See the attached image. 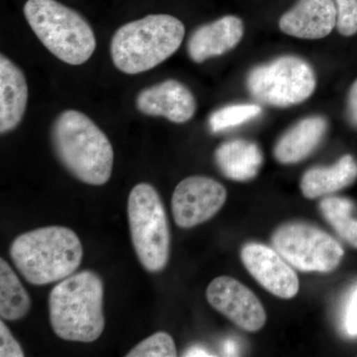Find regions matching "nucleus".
<instances>
[{
	"label": "nucleus",
	"instance_id": "nucleus-17",
	"mask_svg": "<svg viewBox=\"0 0 357 357\" xmlns=\"http://www.w3.org/2000/svg\"><path fill=\"white\" fill-rule=\"evenodd\" d=\"M357 180V161L345 154L332 166H316L303 175L300 188L305 198L314 199L332 195Z\"/></svg>",
	"mask_w": 357,
	"mask_h": 357
},
{
	"label": "nucleus",
	"instance_id": "nucleus-9",
	"mask_svg": "<svg viewBox=\"0 0 357 357\" xmlns=\"http://www.w3.org/2000/svg\"><path fill=\"white\" fill-rule=\"evenodd\" d=\"M227 192L218 181L192 176L178 183L173 192L172 213L181 229H192L208 222L222 208Z\"/></svg>",
	"mask_w": 357,
	"mask_h": 357
},
{
	"label": "nucleus",
	"instance_id": "nucleus-11",
	"mask_svg": "<svg viewBox=\"0 0 357 357\" xmlns=\"http://www.w3.org/2000/svg\"><path fill=\"white\" fill-rule=\"evenodd\" d=\"M241 257L251 276L268 292L281 299H292L299 292L297 274L276 249L250 243L241 249Z\"/></svg>",
	"mask_w": 357,
	"mask_h": 357
},
{
	"label": "nucleus",
	"instance_id": "nucleus-10",
	"mask_svg": "<svg viewBox=\"0 0 357 357\" xmlns=\"http://www.w3.org/2000/svg\"><path fill=\"white\" fill-rule=\"evenodd\" d=\"M206 299L213 309L246 332H258L266 323V312L257 296L231 277L213 279L206 289Z\"/></svg>",
	"mask_w": 357,
	"mask_h": 357
},
{
	"label": "nucleus",
	"instance_id": "nucleus-21",
	"mask_svg": "<svg viewBox=\"0 0 357 357\" xmlns=\"http://www.w3.org/2000/svg\"><path fill=\"white\" fill-rule=\"evenodd\" d=\"M262 109L255 103H237L227 105L213 112L208 126L213 133H220L236 128L261 114Z\"/></svg>",
	"mask_w": 357,
	"mask_h": 357
},
{
	"label": "nucleus",
	"instance_id": "nucleus-19",
	"mask_svg": "<svg viewBox=\"0 0 357 357\" xmlns=\"http://www.w3.org/2000/svg\"><path fill=\"white\" fill-rule=\"evenodd\" d=\"M30 307L29 295L17 275L6 260H0V317L6 321H18L24 318Z\"/></svg>",
	"mask_w": 357,
	"mask_h": 357
},
{
	"label": "nucleus",
	"instance_id": "nucleus-28",
	"mask_svg": "<svg viewBox=\"0 0 357 357\" xmlns=\"http://www.w3.org/2000/svg\"><path fill=\"white\" fill-rule=\"evenodd\" d=\"M223 349H225V354H227V356H234V354H236V349L234 342H227L225 347H223Z\"/></svg>",
	"mask_w": 357,
	"mask_h": 357
},
{
	"label": "nucleus",
	"instance_id": "nucleus-23",
	"mask_svg": "<svg viewBox=\"0 0 357 357\" xmlns=\"http://www.w3.org/2000/svg\"><path fill=\"white\" fill-rule=\"evenodd\" d=\"M337 9V29L340 35L357 34V0H333Z\"/></svg>",
	"mask_w": 357,
	"mask_h": 357
},
{
	"label": "nucleus",
	"instance_id": "nucleus-3",
	"mask_svg": "<svg viewBox=\"0 0 357 357\" xmlns=\"http://www.w3.org/2000/svg\"><path fill=\"white\" fill-rule=\"evenodd\" d=\"M103 283L93 271L73 274L52 290L50 321L59 337L70 342H93L102 335Z\"/></svg>",
	"mask_w": 357,
	"mask_h": 357
},
{
	"label": "nucleus",
	"instance_id": "nucleus-2",
	"mask_svg": "<svg viewBox=\"0 0 357 357\" xmlns=\"http://www.w3.org/2000/svg\"><path fill=\"white\" fill-rule=\"evenodd\" d=\"M83 246L77 234L64 227L31 230L14 239L11 259L26 281L46 285L74 274L83 259Z\"/></svg>",
	"mask_w": 357,
	"mask_h": 357
},
{
	"label": "nucleus",
	"instance_id": "nucleus-20",
	"mask_svg": "<svg viewBox=\"0 0 357 357\" xmlns=\"http://www.w3.org/2000/svg\"><path fill=\"white\" fill-rule=\"evenodd\" d=\"M319 211L338 236L357 249V208L354 202L344 197H326L319 203Z\"/></svg>",
	"mask_w": 357,
	"mask_h": 357
},
{
	"label": "nucleus",
	"instance_id": "nucleus-15",
	"mask_svg": "<svg viewBox=\"0 0 357 357\" xmlns=\"http://www.w3.org/2000/svg\"><path fill=\"white\" fill-rule=\"evenodd\" d=\"M328 128V121L321 115H312L298 121L277 141L275 159L284 165L299 163L321 144Z\"/></svg>",
	"mask_w": 357,
	"mask_h": 357
},
{
	"label": "nucleus",
	"instance_id": "nucleus-6",
	"mask_svg": "<svg viewBox=\"0 0 357 357\" xmlns=\"http://www.w3.org/2000/svg\"><path fill=\"white\" fill-rule=\"evenodd\" d=\"M128 220L133 248L142 266L157 273L170 257V227L158 192L150 184L136 185L128 198Z\"/></svg>",
	"mask_w": 357,
	"mask_h": 357
},
{
	"label": "nucleus",
	"instance_id": "nucleus-22",
	"mask_svg": "<svg viewBox=\"0 0 357 357\" xmlns=\"http://www.w3.org/2000/svg\"><path fill=\"white\" fill-rule=\"evenodd\" d=\"M178 356L175 342L167 333L158 332L136 345L128 357H175Z\"/></svg>",
	"mask_w": 357,
	"mask_h": 357
},
{
	"label": "nucleus",
	"instance_id": "nucleus-5",
	"mask_svg": "<svg viewBox=\"0 0 357 357\" xmlns=\"http://www.w3.org/2000/svg\"><path fill=\"white\" fill-rule=\"evenodd\" d=\"M24 15L49 51L67 64H84L96 50L95 34L81 14L57 0H28Z\"/></svg>",
	"mask_w": 357,
	"mask_h": 357
},
{
	"label": "nucleus",
	"instance_id": "nucleus-12",
	"mask_svg": "<svg viewBox=\"0 0 357 357\" xmlns=\"http://www.w3.org/2000/svg\"><path fill=\"white\" fill-rule=\"evenodd\" d=\"M143 114L163 116L175 123H185L194 116L197 102L192 91L176 79H167L143 89L136 98Z\"/></svg>",
	"mask_w": 357,
	"mask_h": 357
},
{
	"label": "nucleus",
	"instance_id": "nucleus-18",
	"mask_svg": "<svg viewBox=\"0 0 357 357\" xmlns=\"http://www.w3.org/2000/svg\"><path fill=\"white\" fill-rule=\"evenodd\" d=\"M215 164L225 177L237 182L252 180L263 163L260 147L252 141L232 139L222 143L215 152Z\"/></svg>",
	"mask_w": 357,
	"mask_h": 357
},
{
	"label": "nucleus",
	"instance_id": "nucleus-27",
	"mask_svg": "<svg viewBox=\"0 0 357 357\" xmlns=\"http://www.w3.org/2000/svg\"><path fill=\"white\" fill-rule=\"evenodd\" d=\"M185 356H211L210 352L201 347H192L189 351H185Z\"/></svg>",
	"mask_w": 357,
	"mask_h": 357
},
{
	"label": "nucleus",
	"instance_id": "nucleus-14",
	"mask_svg": "<svg viewBox=\"0 0 357 357\" xmlns=\"http://www.w3.org/2000/svg\"><path fill=\"white\" fill-rule=\"evenodd\" d=\"M244 35V24L236 15H227L199 26L188 41V54L195 63L222 56L236 48Z\"/></svg>",
	"mask_w": 357,
	"mask_h": 357
},
{
	"label": "nucleus",
	"instance_id": "nucleus-16",
	"mask_svg": "<svg viewBox=\"0 0 357 357\" xmlns=\"http://www.w3.org/2000/svg\"><path fill=\"white\" fill-rule=\"evenodd\" d=\"M28 86L24 74L6 56L0 58V132L13 130L25 114Z\"/></svg>",
	"mask_w": 357,
	"mask_h": 357
},
{
	"label": "nucleus",
	"instance_id": "nucleus-13",
	"mask_svg": "<svg viewBox=\"0 0 357 357\" xmlns=\"http://www.w3.org/2000/svg\"><path fill=\"white\" fill-rule=\"evenodd\" d=\"M335 27L337 9L333 0H298L279 20L282 32L300 39L325 38Z\"/></svg>",
	"mask_w": 357,
	"mask_h": 357
},
{
	"label": "nucleus",
	"instance_id": "nucleus-4",
	"mask_svg": "<svg viewBox=\"0 0 357 357\" xmlns=\"http://www.w3.org/2000/svg\"><path fill=\"white\" fill-rule=\"evenodd\" d=\"M184 37L182 21L167 14H152L119 28L112 37L110 54L121 72L141 74L170 58Z\"/></svg>",
	"mask_w": 357,
	"mask_h": 357
},
{
	"label": "nucleus",
	"instance_id": "nucleus-1",
	"mask_svg": "<svg viewBox=\"0 0 357 357\" xmlns=\"http://www.w3.org/2000/svg\"><path fill=\"white\" fill-rule=\"evenodd\" d=\"M54 151L77 180L93 185L109 182L114 168V148L89 117L77 110L62 112L52 128Z\"/></svg>",
	"mask_w": 357,
	"mask_h": 357
},
{
	"label": "nucleus",
	"instance_id": "nucleus-26",
	"mask_svg": "<svg viewBox=\"0 0 357 357\" xmlns=\"http://www.w3.org/2000/svg\"><path fill=\"white\" fill-rule=\"evenodd\" d=\"M347 115L351 126L357 128V79L352 83L347 93Z\"/></svg>",
	"mask_w": 357,
	"mask_h": 357
},
{
	"label": "nucleus",
	"instance_id": "nucleus-24",
	"mask_svg": "<svg viewBox=\"0 0 357 357\" xmlns=\"http://www.w3.org/2000/svg\"><path fill=\"white\" fill-rule=\"evenodd\" d=\"M0 356L22 357L24 352L17 340L13 337L4 321L0 323Z\"/></svg>",
	"mask_w": 357,
	"mask_h": 357
},
{
	"label": "nucleus",
	"instance_id": "nucleus-8",
	"mask_svg": "<svg viewBox=\"0 0 357 357\" xmlns=\"http://www.w3.org/2000/svg\"><path fill=\"white\" fill-rule=\"evenodd\" d=\"M272 245L293 268L330 273L344 256V248L325 230L307 222L282 225L272 234Z\"/></svg>",
	"mask_w": 357,
	"mask_h": 357
},
{
	"label": "nucleus",
	"instance_id": "nucleus-7",
	"mask_svg": "<svg viewBox=\"0 0 357 357\" xmlns=\"http://www.w3.org/2000/svg\"><path fill=\"white\" fill-rule=\"evenodd\" d=\"M246 86L249 93L264 105L293 107L304 102L314 93L316 73L304 59L281 56L249 70Z\"/></svg>",
	"mask_w": 357,
	"mask_h": 357
},
{
	"label": "nucleus",
	"instance_id": "nucleus-25",
	"mask_svg": "<svg viewBox=\"0 0 357 357\" xmlns=\"http://www.w3.org/2000/svg\"><path fill=\"white\" fill-rule=\"evenodd\" d=\"M345 328L349 335L357 337V289L352 294L349 307H347Z\"/></svg>",
	"mask_w": 357,
	"mask_h": 357
}]
</instances>
